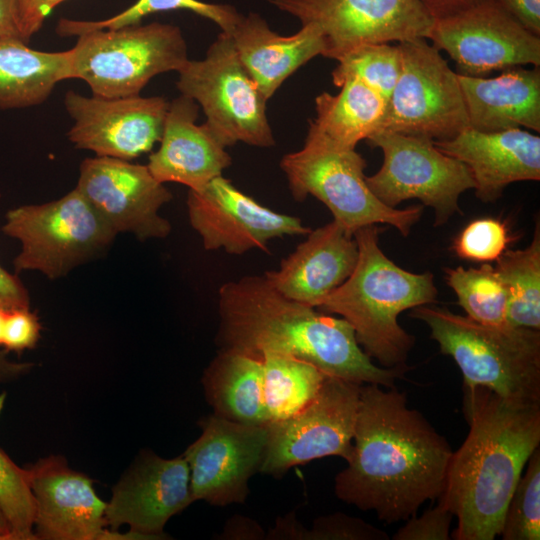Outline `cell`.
Instances as JSON below:
<instances>
[{
	"label": "cell",
	"mask_w": 540,
	"mask_h": 540,
	"mask_svg": "<svg viewBox=\"0 0 540 540\" xmlns=\"http://www.w3.org/2000/svg\"><path fill=\"white\" fill-rule=\"evenodd\" d=\"M384 388L361 386L352 451L334 491L390 524L406 521L441 496L453 451L425 416L408 406L405 393Z\"/></svg>",
	"instance_id": "1"
},
{
	"label": "cell",
	"mask_w": 540,
	"mask_h": 540,
	"mask_svg": "<svg viewBox=\"0 0 540 540\" xmlns=\"http://www.w3.org/2000/svg\"><path fill=\"white\" fill-rule=\"evenodd\" d=\"M469 433L450 458L438 500L457 518L455 540L500 535L508 502L540 443V402L504 399L464 386Z\"/></svg>",
	"instance_id": "2"
},
{
	"label": "cell",
	"mask_w": 540,
	"mask_h": 540,
	"mask_svg": "<svg viewBox=\"0 0 540 540\" xmlns=\"http://www.w3.org/2000/svg\"><path fill=\"white\" fill-rule=\"evenodd\" d=\"M218 297L221 349L260 358L266 352L287 354L327 376L385 388L394 387L407 371L408 367L376 366L345 319L283 296L264 275L227 282Z\"/></svg>",
	"instance_id": "3"
},
{
	"label": "cell",
	"mask_w": 540,
	"mask_h": 540,
	"mask_svg": "<svg viewBox=\"0 0 540 540\" xmlns=\"http://www.w3.org/2000/svg\"><path fill=\"white\" fill-rule=\"evenodd\" d=\"M353 235L358 247L356 266L318 309L345 319L363 351L382 367H407L415 338L400 326L398 316L436 301L433 274L412 273L390 260L379 246L376 225L359 228Z\"/></svg>",
	"instance_id": "4"
},
{
	"label": "cell",
	"mask_w": 540,
	"mask_h": 540,
	"mask_svg": "<svg viewBox=\"0 0 540 540\" xmlns=\"http://www.w3.org/2000/svg\"><path fill=\"white\" fill-rule=\"evenodd\" d=\"M441 353L458 365L466 387H485L519 402H540V332L510 324L490 326L428 305L412 309Z\"/></svg>",
	"instance_id": "5"
},
{
	"label": "cell",
	"mask_w": 540,
	"mask_h": 540,
	"mask_svg": "<svg viewBox=\"0 0 540 540\" xmlns=\"http://www.w3.org/2000/svg\"><path fill=\"white\" fill-rule=\"evenodd\" d=\"M69 49V79L85 81L94 96L139 95L155 76L189 60L179 27L153 22L79 34Z\"/></svg>",
	"instance_id": "6"
},
{
	"label": "cell",
	"mask_w": 540,
	"mask_h": 540,
	"mask_svg": "<svg viewBox=\"0 0 540 540\" xmlns=\"http://www.w3.org/2000/svg\"><path fill=\"white\" fill-rule=\"evenodd\" d=\"M280 167L295 200L314 196L352 234L368 225L388 224L406 237L423 211L421 205L404 209L385 205L366 184L361 154L312 135L307 134L302 149L284 155Z\"/></svg>",
	"instance_id": "7"
},
{
	"label": "cell",
	"mask_w": 540,
	"mask_h": 540,
	"mask_svg": "<svg viewBox=\"0 0 540 540\" xmlns=\"http://www.w3.org/2000/svg\"><path fill=\"white\" fill-rule=\"evenodd\" d=\"M5 219L2 232L21 243L15 271L49 279L99 257L117 235L76 187L58 200L11 209Z\"/></svg>",
	"instance_id": "8"
},
{
	"label": "cell",
	"mask_w": 540,
	"mask_h": 540,
	"mask_svg": "<svg viewBox=\"0 0 540 540\" xmlns=\"http://www.w3.org/2000/svg\"><path fill=\"white\" fill-rule=\"evenodd\" d=\"M178 74L179 91L199 103L225 147L237 142L274 145L267 99L241 63L229 34L221 32L203 59L188 60Z\"/></svg>",
	"instance_id": "9"
},
{
	"label": "cell",
	"mask_w": 540,
	"mask_h": 540,
	"mask_svg": "<svg viewBox=\"0 0 540 540\" xmlns=\"http://www.w3.org/2000/svg\"><path fill=\"white\" fill-rule=\"evenodd\" d=\"M401 72L377 132L449 140L469 127L458 74L425 38L398 43Z\"/></svg>",
	"instance_id": "10"
},
{
	"label": "cell",
	"mask_w": 540,
	"mask_h": 540,
	"mask_svg": "<svg viewBox=\"0 0 540 540\" xmlns=\"http://www.w3.org/2000/svg\"><path fill=\"white\" fill-rule=\"evenodd\" d=\"M366 141L383 154L380 169L365 176L366 184L389 207L418 199L434 210L435 225L440 226L459 212L460 195L475 187L467 166L429 138L380 131Z\"/></svg>",
	"instance_id": "11"
},
{
	"label": "cell",
	"mask_w": 540,
	"mask_h": 540,
	"mask_svg": "<svg viewBox=\"0 0 540 540\" xmlns=\"http://www.w3.org/2000/svg\"><path fill=\"white\" fill-rule=\"evenodd\" d=\"M326 376L316 397L300 412L270 423L259 472L276 478L311 460L339 456L348 460L355 432L361 386Z\"/></svg>",
	"instance_id": "12"
},
{
	"label": "cell",
	"mask_w": 540,
	"mask_h": 540,
	"mask_svg": "<svg viewBox=\"0 0 540 540\" xmlns=\"http://www.w3.org/2000/svg\"><path fill=\"white\" fill-rule=\"evenodd\" d=\"M322 34L323 56L337 60L364 44L428 38L434 17L420 0H267Z\"/></svg>",
	"instance_id": "13"
},
{
	"label": "cell",
	"mask_w": 540,
	"mask_h": 540,
	"mask_svg": "<svg viewBox=\"0 0 540 540\" xmlns=\"http://www.w3.org/2000/svg\"><path fill=\"white\" fill-rule=\"evenodd\" d=\"M427 39L450 56L460 75L485 77L510 67L540 66V36L526 30L495 0L435 19Z\"/></svg>",
	"instance_id": "14"
},
{
	"label": "cell",
	"mask_w": 540,
	"mask_h": 540,
	"mask_svg": "<svg viewBox=\"0 0 540 540\" xmlns=\"http://www.w3.org/2000/svg\"><path fill=\"white\" fill-rule=\"evenodd\" d=\"M202 433L183 453L190 470L193 502L243 504L248 482L259 472L267 444V425L235 422L216 414L199 422Z\"/></svg>",
	"instance_id": "15"
},
{
	"label": "cell",
	"mask_w": 540,
	"mask_h": 540,
	"mask_svg": "<svg viewBox=\"0 0 540 540\" xmlns=\"http://www.w3.org/2000/svg\"><path fill=\"white\" fill-rule=\"evenodd\" d=\"M187 209L204 248L224 249L233 255L265 250L272 239L311 231L298 217L259 204L222 175L200 190H189Z\"/></svg>",
	"instance_id": "16"
},
{
	"label": "cell",
	"mask_w": 540,
	"mask_h": 540,
	"mask_svg": "<svg viewBox=\"0 0 540 540\" xmlns=\"http://www.w3.org/2000/svg\"><path fill=\"white\" fill-rule=\"evenodd\" d=\"M76 188L118 234L139 240L166 238L171 224L159 210L172 194L151 174L147 165L96 156L80 165Z\"/></svg>",
	"instance_id": "17"
},
{
	"label": "cell",
	"mask_w": 540,
	"mask_h": 540,
	"mask_svg": "<svg viewBox=\"0 0 540 540\" xmlns=\"http://www.w3.org/2000/svg\"><path fill=\"white\" fill-rule=\"evenodd\" d=\"M64 105L73 120L68 138L76 148L130 161L160 141L169 102L163 97H88L68 91Z\"/></svg>",
	"instance_id": "18"
},
{
	"label": "cell",
	"mask_w": 540,
	"mask_h": 540,
	"mask_svg": "<svg viewBox=\"0 0 540 540\" xmlns=\"http://www.w3.org/2000/svg\"><path fill=\"white\" fill-rule=\"evenodd\" d=\"M25 468L35 501L36 539H115L105 517L107 503L96 494L92 479L71 469L62 456Z\"/></svg>",
	"instance_id": "19"
},
{
	"label": "cell",
	"mask_w": 540,
	"mask_h": 540,
	"mask_svg": "<svg viewBox=\"0 0 540 540\" xmlns=\"http://www.w3.org/2000/svg\"><path fill=\"white\" fill-rule=\"evenodd\" d=\"M192 503L184 455L164 459L147 452L114 487L105 517L111 530L128 525L132 532L160 539L168 520Z\"/></svg>",
	"instance_id": "20"
},
{
	"label": "cell",
	"mask_w": 540,
	"mask_h": 540,
	"mask_svg": "<svg viewBox=\"0 0 540 540\" xmlns=\"http://www.w3.org/2000/svg\"><path fill=\"white\" fill-rule=\"evenodd\" d=\"M434 144L467 166L483 202L500 198L511 183L540 180V137L526 129L480 132L468 127Z\"/></svg>",
	"instance_id": "21"
},
{
	"label": "cell",
	"mask_w": 540,
	"mask_h": 540,
	"mask_svg": "<svg viewBox=\"0 0 540 540\" xmlns=\"http://www.w3.org/2000/svg\"><path fill=\"white\" fill-rule=\"evenodd\" d=\"M307 235L278 269L263 275L283 296L318 308L353 272L358 247L354 235L335 220Z\"/></svg>",
	"instance_id": "22"
},
{
	"label": "cell",
	"mask_w": 540,
	"mask_h": 540,
	"mask_svg": "<svg viewBox=\"0 0 540 540\" xmlns=\"http://www.w3.org/2000/svg\"><path fill=\"white\" fill-rule=\"evenodd\" d=\"M197 116L193 99L181 94L169 102L160 147L147 164L159 182L200 190L231 165L226 147L206 122L196 124Z\"/></svg>",
	"instance_id": "23"
},
{
	"label": "cell",
	"mask_w": 540,
	"mask_h": 540,
	"mask_svg": "<svg viewBox=\"0 0 540 540\" xmlns=\"http://www.w3.org/2000/svg\"><path fill=\"white\" fill-rule=\"evenodd\" d=\"M458 80L469 128L480 132L514 128L540 132L539 67H510L490 78L458 74Z\"/></svg>",
	"instance_id": "24"
},
{
	"label": "cell",
	"mask_w": 540,
	"mask_h": 540,
	"mask_svg": "<svg viewBox=\"0 0 540 540\" xmlns=\"http://www.w3.org/2000/svg\"><path fill=\"white\" fill-rule=\"evenodd\" d=\"M229 35L241 63L267 100L292 73L325 50L315 26L302 25L295 34L282 36L256 13L242 15Z\"/></svg>",
	"instance_id": "25"
},
{
	"label": "cell",
	"mask_w": 540,
	"mask_h": 540,
	"mask_svg": "<svg viewBox=\"0 0 540 540\" xmlns=\"http://www.w3.org/2000/svg\"><path fill=\"white\" fill-rule=\"evenodd\" d=\"M202 382L214 414L245 424H268L262 358L221 349L206 368Z\"/></svg>",
	"instance_id": "26"
},
{
	"label": "cell",
	"mask_w": 540,
	"mask_h": 540,
	"mask_svg": "<svg viewBox=\"0 0 540 540\" xmlns=\"http://www.w3.org/2000/svg\"><path fill=\"white\" fill-rule=\"evenodd\" d=\"M339 87L336 95L323 92L316 97V118L308 135L338 148L355 149L379 130L387 101L358 79H346Z\"/></svg>",
	"instance_id": "27"
},
{
	"label": "cell",
	"mask_w": 540,
	"mask_h": 540,
	"mask_svg": "<svg viewBox=\"0 0 540 540\" xmlns=\"http://www.w3.org/2000/svg\"><path fill=\"white\" fill-rule=\"evenodd\" d=\"M20 38L0 39V109L44 102L57 83L69 79V51L30 48Z\"/></svg>",
	"instance_id": "28"
},
{
	"label": "cell",
	"mask_w": 540,
	"mask_h": 540,
	"mask_svg": "<svg viewBox=\"0 0 540 540\" xmlns=\"http://www.w3.org/2000/svg\"><path fill=\"white\" fill-rule=\"evenodd\" d=\"M261 358L268 424L288 419L304 409L327 376L313 364L291 355L266 352Z\"/></svg>",
	"instance_id": "29"
},
{
	"label": "cell",
	"mask_w": 540,
	"mask_h": 540,
	"mask_svg": "<svg viewBox=\"0 0 540 540\" xmlns=\"http://www.w3.org/2000/svg\"><path fill=\"white\" fill-rule=\"evenodd\" d=\"M494 267L508 294L507 321L515 327L540 330V228L524 249L506 250Z\"/></svg>",
	"instance_id": "30"
},
{
	"label": "cell",
	"mask_w": 540,
	"mask_h": 540,
	"mask_svg": "<svg viewBox=\"0 0 540 540\" xmlns=\"http://www.w3.org/2000/svg\"><path fill=\"white\" fill-rule=\"evenodd\" d=\"M445 280L467 317L484 325L509 324L507 290L492 265L483 263L478 268H446Z\"/></svg>",
	"instance_id": "31"
},
{
	"label": "cell",
	"mask_w": 540,
	"mask_h": 540,
	"mask_svg": "<svg viewBox=\"0 0 540 540\" xmlns=\"http://www.w3.org/2000/svg\"><path fill=\"white\" fill-rule=\"evenodd\" d=\"M189 10L207 18L220 27L221 32L231 33L242 15L231 5L213 4L200 0H137L133 5L108 19L99 21L72 20L61 18L57 33L61 36H78L96 29H116L139 24L153 13L172 10Z\"/></svg>",
	"instance_id": "32"
},
{
	"label": "cell",
	"mask_w": 540,
	"mask_h": 540,
	"mask_svg": "<svg viewBox=\"0 0 540 540\" xmlns=\"http://www.w3.org/2000/svg\"><path fill=\"white\" fill-rule=\"evenodd\" d=\"M332 72L335 86L349 78L358 79L388 101L401 72V53L389 43L364 44L337 59Z\"/></svg>",
	"instance_id": "33"
},
{
	"label": "cell",
	"mask_w": 540,
	"mask_h": 540,
	"mask_svg": "<svg viewBox=\"0 0 540 540\" xmlns=\"http://www.w3.org/2000/svg\"><path fill=\"white\" fill-rule=\"evenodd\" d=\"M505 510L503 540L540 539V450L530 456Z\"/></svg>",
	"instance_id": "34"
},
{
	"label": "cell",
	"mask_w": 540,
	"mask_h": 540,
	"mask_svg": "<svg viewBox=\"0 0 540 540\" xmlns=\"http://www.w3.org/2000/svg\"><path fill=\"white\" fill-rule=\"evenodd\" d=\"M0 509L11 529V540H34L35 501L26 468L0 449Z\"/></svg>",
	"instance_id": "35"
},
{
	"label": "cell",
	"mask_w": 540,
	"mask_h": 540,
	"mask_svg": "<svg viewBox=\"0 0 540 540\" xmlns=\"http://www.w3.org/2000/svg\"><path fill=\"white\" fill-rule=\"evenodd\" d=\"M512 238L505 222L483 218L470 222L456 237L453 250L462 259L489 263L496 261Z\"/></svg>",
	"instance_id": "36"
},
{
	"label": "cell",
	"mask_w": 540,
	"mask_h": 540,
	"mask_svg": "<svg viewBox=\"0 0 540 540\" xmlns=\"http://www.w3.org/2000/svg\"><path fill=\"white\" fill-rule=\"evenodd\" d=\"M296 539L306 540H388L389 535L356 517L333 513L317 518L311 530L298 528Z\"/></svg>",
	"instance_id": "37"
},
{
	"label": "cell",
	"mask_w": 540,
	"mask_h": 540,
	"mask_svg": "<svg viewBox=\"0 0 540 540\" xmlns=\"http://www.w3.org/2000/svg\"><path fill=\"white\" fill-rule=\"evenodd\" d=\"M454 515L439 501L420 516L413 515L392 536L393 540H449Z\"/></svg>",
	"instance_id": "38"
},
{
	"label": "cell",
	"mask_w": 540,
	"mask_h": 540,
	"mask_svg": "<svg viewBox=\"0 0 540 540\" xmlns=\"http://www.w3.org/2000/svg\"><path fill=\"white\" fill-rule=\"evenodd\" d=\"M40 331L39 319L30 308L8 311L2 346L6 351L15 352L31 349L37 344Z\"/></svg>",
	"instance_id": "39"
},
{
	"label": "cell",
	"mask_w": 540,
	"mask_h": 540,
	"mask_svg": "<svg viewBox=\"0 0 540 540\" xmlns=\"http://www.w3.org/2000/svg\"><path fill=\"white\" fill-rule=\"evenodd\" d=\"M65 0H19V30L23 41L39 31L51 11Z\"/></svg>",
	"instance_id": "40"
},
{
	"label": "cell",
	"mask_w": 540,
	"mask_h": 540,
	"mask_svg": "<svg viewBox=\"0 0 540 540\" xmlns=\"http://www.w3.org/2000/svg\"><path fill=\"white\" fill-rule=\"evenodd\" d=\"M29 306V294L23 283L0 265V308L12 311Z\"/></svg>",
	"instance_id": "41"
},
{
	"label": "cell",
	"mask_w": 540,
	"mask_h": 540,
	"mask_svg": "<svg viewBox=\"0 0 540 540\" xmlns=\"http://www.w3.org/2000/svg\"><path fill=\"white\" fill-rule=\"evenodd\" d=\"M521 26L540 36V0H495Z\"/></svg>",
	"instance_id": "42"
},
{
	"label": "cell",
	"mask_w": 540,
	"mask_h": 540,
	"mask_svg": "<svg viewBox=\"0 0 540 540\" xmlns=\"http://www.w3.org/2000/svg\"><path fill=\"white\" fill-rule=\"evenodd\" d=\"M21 38L19 0H0V39Z\"/></svg>",
	"instance_id": "43"
},
{
	"label": "cell",
	"mask_w": 540,
	"mask_h": 540,
	"mask_svg": "<svg viewBox=\"0 0 540 540\" xmlns=\"http://www.w3.org/2000/svg\"><path fill=\"white\" fill-rule=\"evenodd\" d=\"M434 19L461 12L484 0H420Z\"/></svg>",
	"instance_id": "44"
},
{
	"label": "cell",
	"mask_w": 540,
	"mask_h": 540,
	"mask_svg": "<svg viewBox=\"0 0 540 540\" xmlns=\"http://www.w3.org/2000/svg\"><path fill=\"white\" fill-rule=\"evenodd\" d=\"M32 363L14 362L7 358L6 350H0V383L16 379L26 374Z\"/></svg>",
	"instance_id": "45"
},
{
	"label": "cell",
	"mask_w": 540,
	"mask_h": 540,
	"mask_svg": "<svg viewBox=\"0 0 540 540\" xmlns=\"http://www.w3.org/2000/svg\"><path fill=\"white\" fill-rule=\"evenodd\" d=\"M0 540H11V529L1 509H0Z\"/></svg>",
	"instance_id": "46"
},
{
	"label": "cell",
	"mask_w": 540,
	"mask_h": 540,
	"mask_svg": "<svg viewBox=\"0 0 540 540\" xmlns=\"http://www.w3.org/2000/svg\"><path fill=\"white\" fill-rule=\"evenodd\" d=\"M7 312L8 311L0 308V346H2V342H3V333H4V326H5Z\"/></svg>",
	"instance_id": "47"
},
{
	"label": "cell",
	"mask_w": 540,
	"mask_h": 540,
	"mask_svg": "<svg viewBox=\"0 0 540 540\" xmlns=\"http://www.w3.org/2000/svg\"><path fill=\"white\" fill-rule=\"evenodd\" d=\"M5 400H6V393L3 392L0 394V414H1V411L4 407V404H5Z\"/></svg>",
	"instance_id": "48"
}]
</instances>
